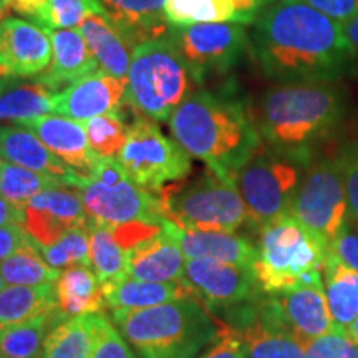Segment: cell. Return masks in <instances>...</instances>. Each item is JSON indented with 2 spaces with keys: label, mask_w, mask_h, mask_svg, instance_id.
Wrapping results in <instances>:
<instances>
[{
  "label": "cell",
  "mask_w": 358,
  "mask_h": 358,
  "mask_svg": "<svg viewBox=\"0 0 358 358\" xmlns=\"http://www.w3.org/2000/svg\"><path fill=\"white\" fill-rule=\"evenodd\" d=\"M249 47L264 75L279 85L334 83L357 57L342 25L303 0H277L264 8Z\"/></svg>",
  "instance_id": "1"
},
{
  "label": "cell",
  "mask_w": 358,
  "mask_h": 358,
  "mask_svg": "<svg viewBox=\"0 0 358 358\" xmlns=\"http://www.w3.org/2000/svg\"><path fill=\"white\" fill-rule=\"evenodd\" d=\"M169 128L187 155L232 182L262 146L252 113L229 93L196 90L169 118Z\"/></svg>",
  "instance_id": "2"
},
{
  "label": "cell",
  "mask_w": 358,
  "mask_h": 358,
  "mask_svg": "<svg viewBox=\"0 0 358 358\" xmlns=\"http://www.w3.org/2000/svg\"><path fill=\"white\" fill-rule=\"evenodd\" d=\"M345 116V96L332 83H287L267 90L252 113L262 143L272 150L313 158Z\"/></svg>",
  "instance_id": "3"
},
{
  "label": "cell",
  "mask_w": 358,
  "mask_h": 358,
  "mask_svg": "<svg viewBox=\"0 0 358 358\" xmlns=\"http://www.w3.org/2000/svg\"><path fill=\"white\" fill-rule=\"evenodd\" d=\"M141 358H196L216 338L217 319L194 295L143 308L111 312Z\"/></svg>",
  "instance_id": "4"
},
{
  "label": "cell",
  "mask_w": 358,
  "mask_h": 358,
  "mask_svg": "<svg viewBox=\"0 0 358 358\" xmlns=\"http://www.w3.org/2000/svg\"><path fill=\"white\" fill-rule=\"evenodd\" d=\"M198 87L185 58L166 35L134 47L124 103L136 115L166 123Z\"/></svg>",
  "instance_id": "5"
},
{
  "label": "cell",
  "mask_w": 358,
  "mask_h": 358,
  "mask_svg": "<svg viewBox=\"0 0 358 358\" xmlns=\"http://www.w3.org/2000/svg\"><path fill=\"white\" fill-rule=\"evenodd\" d=\"M252 271L264 294H275L322 274L329 245L292 214L257 231Z\"/></svg>",
  "instance_id": "6"
},
{
  "label": "cell",
  "mask_w": 358,
  "mask_h": 358,
  "mask_svg": "<svg viewBox=\"0 0 358 358\" xmlns=\"http://www.w3.org/2000/svg\"><path fill=\"white\" fill-rule=\"evenodd\" d=\"M313 158L262 145L236 174V186L249 213V226L261 231L290 214L303 174Z\"/></svg>",
  "instance_id": "7"
},
{
  "label": "cell",
  "mask_w": 358,
  "mask_h": 358,
  "mask_svg": "<svg viewBox=\"0 0 358 358\" xmlns=\"http://www.w3.org/2000/svg\"><path fill=\"white\" fill-rule=\"evenodd\" d=\"M158 196L164 217L178 227L237 232L249 226L248 208L237 186L211 169L187 185L164 187Z\"/></svg>",
  "instance_id": "8"
},
{
  "label": "cell",
  "mask_w": 358,
  "mask_h": 358,
  "mask_svg": "<svg viewBox=\"0 0 358 358\" xmlns=\"http://www.w3.org/2000/svg\"><path fill=\"white\" fill-rule=\"evenodd\" d=\"M116 159L133 182L158 194L169 182L182 181L191 173V156L185 148L168 138L153 120L140 115L128 127Z\"/></svg>",
  "instance_id": "9"
},
{
  "label": "cell",
  "mask_w": 358,
  "mask_h": 358,
  "mask_svg": "<svg viewBox=\"0 0 358 358\" xmlns=\"http://www.w3.org/2000/svg\"><path fill=\"white\" fill-rule=\"evenodd\" d=\"M348 199L337 158L312 161L295 194L290 214L327 245L347 224Z\"/></svg>",
  "instance_id": "10"
},
{
  "label": "cell",
  "mask_w": 358,
  "mask_h": 358,
  "mask_svg": "<svg viewBox=\"0 0 358 358\" xmlns=\"http://www.w3.org/2000/svg\"><path fill=\"white\" fill-rule=\"evenodd\" d=\"M168 37L185 58L201 87L208 78L221 77L239 64L249 35L241 24H198L169 30Z\"/></svg>",
  "instance_id": "11"
},
{
  "label": "cell",
  "mask_w": 358,
  "mask_h": 358,
  "mask_svg": "<svg viewBox=\"0 0 358 358\" xmlns=\"http://www.w3.org/2000/svg\"><path fill=\"white\" fill-rule=\"evenodd\" d=\"M92 222L120 227L131 222H164L159 196L133 182L129 176L118 181L85 178L77 187Z\"/></svg>",
  "instance_id": "12"
},
{
  "label": "cell",
  "mask_w": 358,
  "mask_h": 358,
  "mask_svg": "<svg viewBox=\"0 0 358 358\" xmlns=\"http://www.w3.org/2000/svg\"><path fill=\"white\" fill-rule=\"evenodd\" d=\"M182 280L214 317H224L264 294L252 268L209 259H186Z\"/></svg>",
  "instance_id": "13"
},
{
  "label": "cell",
  "mask_w": 358,
  "mask_h": 358,
  "mask_svg": "<svg viewBox=\"0 0 358 358\" xmlns=\"http://www.w3.org/2000/svg\"><path fill=\"white\" fill-rule=\"evenodd\" d=\"M219 320L243 335L248 358H306V343L277 319L266 294Z\"/></svg>",
  "instance_id": "14"
},
{
  "label": "cell",
  "mask_w": 358,
  "mask_h": 358,
  "mask_svg": "<svg viewBox=\"0 0 358 358\" xmlns=\"http://www.w3.org/2000/svg\"><path fill=\"white\" fill-rule=\"evenodd\" d=\"M266 301L277 319L303 343L334 329L322 274L282 292L266 294Z\"/></svg>",
  "instance_id": "15"
},
{
  "label": "cell",
  "mask_w": 358,
  "mask_h": 358,
  "mask_svg": "<svg viewBox=\"0 0 358 358\" xmlns=\"http://www.w3.org/2000/svg\"><path fill=\"white\" fill-rule=\"evenodd\" d=\"M82 196L77 189L58 186L47 189L30 201L24 208V227L38 248L57 243L66 232L90 227Z\"/></svg>",
  "instance_id": "16"
},
{
  "label": "cell",
  "mask_w": 358,
  "mask_h": 358,
  "mask_svg": "<svg viewBox=\"0 0 358 358\" xmlns=\"http://www.w3.org/2000/svg\"><path fill=\"white\" fill-rule=\"evenodd\" d=\"M52 55L47 29L15 17L0 20V65L8 77H38L50 66Z\"/></svg>",
  "instance_id": "17"
},
{
  "label": "cell",
  "mask_w": 358,
  "mask_h": 358,
  "mask_svg": "<svg viewBox=\"0 0 358 358\" xmlns=\"http://www.w3.org/2000/svg\"><path fill=\"white\" fill-rule=\"evenodd\" d=\"M127 80L96 70L71 83L53 98V113L87 122L95 116L122 110Z\"/></svg>",
  "instance_id": "18"
},
{
  "label": "cell",
  "mask_w": 358,
  "mask_h": 358,
  "mask_svg": "<svg viewBox=\"0 0 358 358\" xmlns=\"http://www.w3.org/2000/svg\"><path fill=\"white\" fill-rule=\"evenodd\" d=\"M19 127L30 129L57 158L64 161L78 176H93L100 156L93 153L88 145L83 122L62 115H45L19 123Z\"/></svg>",
  "instance_id": "19"
},
{
  "label": "cell",
  "mask_w": 358,
  "mask_h": 358,
  "mask_svg": "<svg viewBox=\"0 0 358 358\" xmlns=\"http://www.w3.org/2000/svg\"><path fill=\"white\" fill-rule=\"evenodd\" d=\"M0 159L47 174L73 189H77L85 179L57 158L30 129L19 124H0Z\"/></svg>",
  "instance_id": "20"
},
{
  "label": "cell",
  "mask_w": 358,
  "mask_h": 358,
  "mask_svg": "<svg viewBox=\"0 0 358 358\" xmlns=\"http://www.w3.org/2000/svg\"><path fill=\"white\" fill-rule=\"evenodd\" d=\"M186 257L168 219L163 231L141 241L128 252L127 274L138 280L179 282L185 279Z\"/></svg>",
  "instance_id": "21"
},
{
  "label": "cell",
  "mask_w": 358,
  "mask_h": 358,
  "mask_svg": "<svg viewBox=\"0 0 358 358\" xmlns=\"http://www.w3.org/2000/svg\"><path fill=\"white\" fill-rule=\"evenodd\" d=\"M168 222L186 259H209L248 268H252L256 262V244L249 243L245 237L236 232L186 229L178 227L171 221Z\"/></svg>",
  "instance_id": "22"
},
{
  "label": "cell",
  "mask_w": 358,
  "mask_h": 358,
  "mask_svg": "<svg viewBox=\"0 0 358 358\" xmlns=\"http://www.w3.org/2000/svg\"><path fill=\"white\" fill-rule=\"evenodd\" d=\"M164 3L166 0H100L105 15L133 50L169 34L171 27L164 19Z\"/></svg>",
  "instance_id": "23"
},
{
  "label": "cell",
  "mask_w": 358,
  "mask_h": 358,
  "mask_svg": "<svg viewBox=\"0 0 358 358\" xmlns=\"http://www.w3.org/2000/svg\"><path fill=\"white\" fill-rule=\"evenodd\" d=\"M48 34L53 47L52 64L47 71L34 80L60 93L71 83L100 70L80 30H48Z\"/></svg>",
  "instance_id": "24"
},
{
  "label": "cell",
  "mask_w": 358,
  "mask_h": 358,
  "mask_svg": "<svg viewBox=\"0 0 358 358\" xmlns=\"http://www.w3.org/2000/svg\"><path fill=\"white\" fill-rule=\"evenodd\" d=\"M264 10L254 0H166L164 19L171 29L198 24H254Z\"/></svg>",
  "instance_id": "25"
},
{
  "label": "cell",
  "mask_w": 358,
  "mask_h": 358,
  "mask_svg": "<svg viewBox=\"0 0 358 358\" xmlns=\"http://www.w3.org/2000/svg\"><path fill=\"white\" fill-rule=\"evenodd\" d=\"M106 307L111 312L118 310H143L179 301L192 295L191 289L179 282H150L138 280L124 275L122 279L101 284Z\"/></svg>",
  "instance_id": "26"
},
{
  "label": "cell",
  "mask_w": 358,
  "mask_h": 358,
  "mask_svg": "<svg viewBox=\"0 0 358 358\" xmlns=\"http://www.w3.org/2000/svg\"><path fill=\"white\" fill-rule=\"evenodd\" d=\"M78 30L96 58L98 69L113 77L127 80L133 47L115 29L108 17L105 13L90 15L80 24Z\"/></svg>",
  "instance_id": "27"
},
{
  "label": "cell",
  "mask_w": 358,
  "mask_h": 358,
  "mask_svg": "<svg viewBox=\"0 0 358 358\" xmlns=\"http://www.w3.org/2000/svg\"><path fill=\"white\" fill-rule=\"evenodd\" d=\"M57 312L64 319L100 313L106 307L101 282L88 266L69 267L55 282Z\"/></svg>",
  "instance_id": "28"
},
{
  "label": "cell",
  "mask_w": 358,
  "mask_h": 358,
  "mask_svg": "<svg viewBox=\"0 0 358 358\" xmlns=\"http://www.w3.org/2000/svg\"><path fill=\"white\" fill-rule=\"evenodd\" d=\"M322 277L334 329L347 330L358 315V274L329 252Z\"/></svg>",
  "instance_id": "29"
},
{
  "label": "cell",
  "mask_w": 358,
  "mask_h": 358,
  "mask_svg": "<svg viewBox=\"0 0 358 358\" xmlns=\"http://www.w3.org/2000/svg\"><path fill=\"white\" fill-rule=\"evenodd\" d=\"M57 312L55 284L7 285L0 292V329Z\"/></svg>",
  "instance_id": "30"
},
{
  "label": "cell",
  "mask_w": 358,
  "mask_h": 358,
  "mask_svg": "<svg viewBox=\"0 0 358 358\" xmlns=\"http://www.w3.org/2000/svg\"><path fill=\"white\" fill-rule=\"evenodd\" d=\"M55 95V90L37 80L3 90L0 93V122L19 124L27 120L52 115Z\"/></svg>",
  "instance_id": "31"
},
{
  "label": "cell",
  "mask_w": 358,
  "mask_h": 358,
  "mask_svg": "<svg viewBox=\"0 0 358 358\" xmlns=\"http://www.w3.org/2000/svg\"><path fill=\"white\" fill-rule=\"evenodd\" d=\"M64 320L58 312L24 324L0 329V358H38L42 357L43 343L52 327Z\"/></svg>",
  "instance_id": "32"
},
{
  "label": "cell",
  "mask_w": 358,
  "mask_h": 358,
  "mask_svg": "<svg viewBox=\"0 0 358 358\" xmlns=\"http://www.w3.org/2000/svg\"><path fill=\"white\" fill-rule=\"evenodd\" d=\"M93 320L90 315L70 317L48 332L42 358H92Z\"/></svg>",
  "instance_id": "33"
},
{
  "label": "cell",
  "mask_w": 358,
  "mask_h": 358,
  "mask_svg": "<svg viewBox=\"0 0 358 358\" xmlns=\"http://www.w3.org/2000/svg\"><path fill=\"white\" fill-rule=\"evenodd\" d=\"M0 274L7 285H25V287H38V285L55 284L62 272L48 266L38 244L30 239L24 248L0 262Z\"/></svg>",
  "instance_id": "34"
},
{
  "label": "cell",
  "mask_w": 358,
  "mask_h": 358,
  "mask_svg": "<svg viewBox=\"0 0 358 358\" xmlns=\"http://www.w3.org/2000/svg\"><path fill=\"white\" fill-rule=\"evenodd\" d=\"M90 261L101 284L128 275V252L111 227L90 224Z\"/></svg>",
  "instance_id": "35"
},
{
  "label": "cell",
  "mask_w": 358,
  "mask_h": 358,
  "mask_svg": "<svg viewBox=\"0 0 358 358\" xmlns=\"http://www.w3.org/2000/svg\"><path fill=\"white\" fill-rule=\"evenodd\" d=\"M58 186L64 185L58 182L57 179L47 176V174L3 161L2 178H0V194L17 208L24 209L40 192Z\"/></svg>",
  "instance_id": "36"
},
{
  "label": "cell",
  "mask_w": 358,
  "mask_h": 358,
  "mask_svg": "<svg viewBox=\"0 0 358 358\" xmlns=\"http://www.w3.org/2000/svg\"><path fill=\"white\" fill-rule=\"evenodd\" d=\"M127 120L120 111L106 113L83 122L88 145L100 158H118L128 136Z\"/></svg>",
  "instance_id": "37"
},
{
  "label": "cell",
  "mask_w": 358,
  "mask_h": 358,
  "mask_svg": "<svg viewBox=\"0 0 358 358\" xmlns=\"http://www.w3.org/2000/svg\"><path fill=\"white\" fill-rule=\"evenodd\" d=\"M95 13H105L100 0H45L38 27L47 30H71Z\"/></svg>",
  "instance_id": "38"
},
{
  "label": "cell",
  "mask_w": 358,
  "mask_h": 358,
  "mask_svg": "<svg viewBox=\"0 0 358 358\" xmlns=\"http://www.w3.org/2000/svg\"><path fill=\"white\" fill-rule=\"evenodd\" d=\"M48 266L53 268H69L75 266L92 267L90 261V227H78L66 232L52 245L40 248Z\"/></svg>",
  "instance_id": "39"
},
{
  "label": "cell",
  "mask_w": 358,
  "mask_h": 358,
  "mask_svg": "<svg viewBox=\"0 0 358 358\" xmlns=\"http://www.w3.org/2000/svg\"><path fill=\"white\" fill-rule=\"evenodd\" d=\"M93 350L92 358H134L120 330L105 313H92Z\"/></svg>",
  "instance_id": "40"
},
{
  "label": "cell",
  "mask_w": 358,
  "mask_h": 358,
  "mask_svg": "<svg viewBox=\"0 0 358 358\" xmlns=\"http://www.w3.org/2000/svg\"><path fill=\"white\" fill-rule=\"evenodd\" d=\"M306 358H358V343L345 330L332 329L322 337L306 342Z\"/></svg>",
  "instance_id": "41"
},
{
  "label": "cell",
  "mask_w": 358,
  "mask_h": 358,
  "mask_svg": "<svg viewBox=\"0 0 358 358\" xmlns=\"http://www.w3.org/2000/svg\"><path fill=\"white\" fill-rule=\"evenodd\" d=\"M217 319V317H216ZM219 330L216 338L209 343L199 358H248V347H245L243 335L217 319Z\"/></svg>",
  "instance_id": "42"
},
{
  "label": "cell",
  "mask_w": 358,
  "mask_h": 358,
  "mask_svg": "<svg viewBox=\"0 0 358 358\" xmlns=\"http://www.w3.org/2000/svg\"><path fill=\"white\" fill-rule=\"evenodd\" d=\"M337 159L345 185L348 208L358 216V150L355 146H347Z\"/></svg>",
  "instance_id": "43"
},
{
  "label": "cell",
  "mask_w": 358,
  "mask_h": 358,
  "mask_svg": "<svg viewBox=\"0 0 358 358\" xmlns=\"http://www.w3.org/2000/svg\"><path fill=\"white\" fill-rule=\"evenodd\" d=\"M329 252L334 254L340 262L345 264L358 274V232L350 227L343 226L338 236L330 243Z\"/></svg>",
  "instance_id": "44"
},
{
  "label": "cell",
  "mask_w": 358,
  "mask_h": 358,
  "mask_svg": "<svg viewBox=\"0 0 358 358\" xmlns=\"http://www.w3.org/2000/svg\"><path fill=\"white\" fill-rule=\"evenodd\" d=\"M303 2L340 25L358 13V0H303Z\"/></svg>",
  "instance_id": "45"
},
{
  "label": "cell",
  "mask_w": 358,
  "mask_h": 358,
  "mask_svg": "<svg viewBox=\"0 0 358 358\" xmlns=\"http://www.w3.org/2000/svg\"><path fill=\"white\" fill-rule=\"evenodd\" d=\"M32 237L25 231L22 224H10V226H0V262H3L12 254L29 243Z\"/></svg>",
  "instance_id": "46"
},
{
  "label": "cell",
  "mask_w": 358,
  "mask_h": 358,
  "mask_svg": "<svg viewBox=\"0 0 358 358\" xmlns=\"http://www.w3.org/2000/svg\"><path fill=\"white\" fill-rule=\"evenodd\" d=\"M10 224L24 226V209L13 206L0 194V226H10Z\"/></svg>",
  "instance_id": "47"
},
{
  "label": "cell",
  "mask_w": 358,
  "mask_h": 358,
  "mask_svg": "<svg viewBox=\"0 0 358 358\" xmlns=\"http://www.w3.org/2000/svg\"><path fill=\"white\" fill-rule=\"evenodd\" d=\"M342 30L348 43L352 45L355 53H358V13L355 17H352L350 20H347L345 24H342Z\"/></svg>",
  "instance_id": "48"
},
{
  "label": "cell",
  "mask_w": 358,
  "mask_h": 358,
  "mask_svg": "<svg viewBox=\"0 0 358 358\" xmlns=\"http://www.w3.org/2000/svg\"><path fill=\"white\" fill-rule=\"evenodd\" d=\"M345 332H347L348 337H350V338L353 340V342L358 343V315H357V319L352 322L350 327H348Z\"/></svg>",
  "instance_id": "49"
},
{
  "label": "cell",
  "mask_w": 358,
  "mask_h": 358,
  "mask_svg": "<svg viewBox=\"0 0 358 358\" xmlns=\"http://www.w3.org/2000/svg\"><path fill=\"white\" fill-rule=\"evenodd\" d=\"M254 2H257L259 6H262L264 8H266L268 6H272V3H274V2H277V0H254Z\"/></svg>",
  "instance_id": "50"
},
{
  "label": "cell",
  "mask_w": 358,
  "mask_h": 358,
  "mask_svg": "<svg viewBox=\"0 0 358 358\" xmlns=\"http://www.w3.org/2000/svg\"><path fill=\"white\" fill-rule=\"evenodd\" d=\"M7 85H8V80H0V93H2L3 90H6Z\"/></svg>",
  "instance_id": "51"
},
{
  "label": "cell",
  "mask_w": 358,
  "mask_h": 358,
  "mask_svg": "<svg viewBox=\"0 0 358 358\" xmlns=\"http://www.w3.org/2000/svg\"><path fill=\"white\" fill-rule=\"evenodd\" d=\"M3 287H6V282H3V277L0 274V292H2Z\"/></svg>",
  "instance_id": "52"
},
{
  "label": "cell",
  "mask_w": 358,
  "mask_h": 358,
  "mask_svg": "<svg viewBox=\"0 0 358 358\" xmlns=\"http://www.w3.org/2000/svg\"><path fill=\"white\" fill-rule=\"evenodd\" d=\"M2 168H3V159H0V178H2Z\"/></svg>",
  "instance_id": "53"
},
{
  "label": "cell",
  "mask_w": 358,
  "mask_h": 358,
  "mask_svg": "<svg viewBox=\"0 0 358 358\" xmlns=\"http://www.w3.org/2000/svg\"><path fill=\"white\" fill-rule=\"evenodd\" d=\"M3 12H6V8H2V10H0V20L6 19V15H3Z\"/></svg>",
  "instance_id": "54"
},
{
  "label": "cell",
  "mask_w": 358,
  "mask_h": 358,
  "mask_svg": "<svg viewBox=\"0 0 358 358\" xmlns=\"http://www.w3.org/2000/svg\"><path fill=\"white\" fill-rule=\"evenodd\" d=\"M2 8H6V2H0V10H2Z\"/></svg>",
  "instance_id": "55"
},
{
  "label": "cell",
  "mask_w": 358,
  "mask_h": 358,
  "mask_svg": "<svg viewBox=\"0 0 358 358\" xmlns=\"http://www.w3.org/2000/svg\"><path fill=\"white\" fill-rule=\"evenodd\" d=\"M0 2H6V0H0Z\"/></svg>",
  "instance_id": "56"
},
{
  "label": "cell",
  "mask_w": 358,
  "mask_h": 358,
  "mask_svg": "<svg viewBox=\"0 0 358 358\" xmlns=\"http://www.w3.org/2000/svg\"><path fill=\"white\" fill-rule=\"evenodd\" d=\"M38 358H42V357H38Z\"/></svg>",
  "instance_id": "57"
}]
</instances>
